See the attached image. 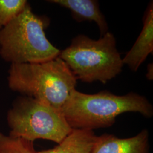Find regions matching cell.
<instances>
[{
    "label": "cell",
    "mask_w": 153,
    "mask_h": 153,
    "mask_svg": "<svg viewBox=\"0 0 153 153\" xmlns=\"http://www.w3.org/2000/svg\"><path fill=\"white\" fill-rule=\"evenodd\" d=\"M61 112L71 129L93 131L111 126L118 116L126 112L150 118L153 107L146 97L136 93L116 95L104 90L88 94L75 88Z\"/></svg>",
    "instance_id": "cell-1"
},
{
    "label": "cell",
    "mask_w": 153,
    "mask_h": 153,
    "mask_svg": "<svg viewBox=\"0 0 153 153\" xmlns=\"http://www.w3.org/2000/svg\"><path fill=\"white\" fill-rule=\"evenodd\" d=\"M7 81L13 91L61 111L76 88L77 79L58 57L43 62L11 64Z\"/></svg>",
    "instance_id": "cell-2"
},
{
    "label": "cell",
    "mask_w": 153,
    "mask_h": 153,
    "mask_svg": "<svg viewBox=\"0 0 153 153\" xmlns=\"http://www.w3.org/2000/svg\"><path fill=\"white\" fill-rule=\"evenodd\" d=\"M46 18L35 14L29 4L0 30V56L14 64L39 63L59 57L61 51L45 35Z\"/></svg>",
    "instance_id": "cell-3"
},
{
    "label": "cell",
    "mask_w": 153,
    "mask_h": 153,
    "mask_svg": "<svg viewBox=\"0 0 153 153\" xmlns=\"http://www.w3.org/2000/svg\"><path fill=\"white\" fill-rule=\"evenodd\" d=\"M64 61L78 79L86 83H106L120 73L124 64L113 33L107 32L98 40L80 34L61 51Z\"/></svg>",
    "instance_id": "cell-4"
},
{
    "label": "cell",
    "mask_w": 153,
    "mask_h": 153,
    "mask_svg": "<svg viewBox=\"0 0 153 153\" xmlns=\"http://www.w3.org/2000/svg\"><path fill=\"white\" fill-rule=\"evenodd\" d=\"M7 121L10 136L33 142L46 140L59 144L72 130L60 111L27 96L16 99Z\"/></svg>",
    "instance_id": "cell-5"
},
{
    "label": "cell",
    "mask_w": 153,
    "mask_h": 153,
    "mask_svg": "<svg viewBox=\"0 0 153 153\" xmlns=\"http://www.w3.org/2000/svg\"><path fill=\"white\" fill-rule=\"evenodd\" d=\"M92 153H150L149 131L143 129L124 138L108 133L97 136Z\"/></svg>",
    "instance_id": "cell-6"
},
{
    "label": "cell",
    "mask_w": 153,
    "mask_h": 153,
    "mask_svg": "<svg viewBox=\"0 0 153 153\" xmlns=\"http://www.w3.org/2000/svg\"><path fill=\"white\" fill-rule=\"evenodd\" d=\"M153 52V4L150 2L143 18V27L131 49L123 59L131 71H137L146 60L148 56Z\"/></svg>",
    "instance_id": "cell-7"
},
{
    "label": "cell",
    "mask_w": 153,
    "mask_h": 153,
    "mask_svg": "<svg viewBox=\"0 0 153 153\" xmlns=\"http://www.w3.org/2000/svg\"><path fill=\"white\" fill-rule=\"evenodd\" d=\"M48 2L62 6L71 11L77 22H94L98 26L100 36L108 32V26L96 0H51Z\"/></svg>",
    "instance_id": "cell-8"
},
{
    "label": "cell",
    "mask_w": 153,
    "mask_h": 153,
    "mask_svg": "<svg viewBox=\"0 0 153 153\" xmlns=\"http://www.w3.org/2000/svg\"><path fill=\"white\" fill-rule=\"evenodd\" d=\"M96 137L93 131L72 129L62 142L38 153H92Z\"/></svg>",
    "instance_id": "cell-9"
},
{
    "label": "cell",
    "mask_w": 153,
    "mask_h": 153,
    "mask_svg": "<svg viewBox=\"0 0 153 153\" xmlns=\"http://www.w3.org/2000/svg\"><path fill=\"white\" fill-rule=\"evenodd\" d=\"M0 153H38L33 142L0 132Z\"/></svg>",
    "instance_id": "cell-10"
},
{
    "label": "cell",
    "mask_w": 153,
    "mask_h": 153,
    "mask_svg": "<svg viewBox=\"0 0 153 153\" xmlns=\"http://www.w3.org/2000/svg\"><path fill=\"white\" fill-rule=\"evenodd\" d=\"M26 0H0V30L27 4Z\"/></svg>",
    "instance_id": "cell-11"
},
{
    "label": "cell",
    "mask_w": 153,
    "mask_h": 153,
    "mask_svg": "<svg viewBox=\"0 0 153 153\" xmlns=\"http://www.w3.org/2000/svg\"><path fill=\"white\" fill-rule=\"evenodd\" d=\"M146 77L149 81L153 79V63H150L147 66V73L146 74Z\"/></svg>",
    "instance_id": "cell-12"
}]
</instances>
